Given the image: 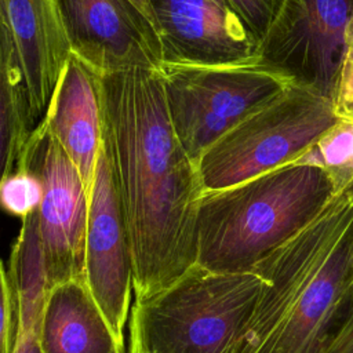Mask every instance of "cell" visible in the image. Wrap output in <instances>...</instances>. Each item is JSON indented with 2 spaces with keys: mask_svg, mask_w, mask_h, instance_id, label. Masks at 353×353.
Instances as JSON below:
<instances>
[{
  "mask_svg": "<svg viewBox=\"0 0 353 353\" xmlns=\"http://www.w3.org/2000/svg\"><path fill=\"white\" fill-rule=\"evenodd\" d=\"M41 120L76 165L90 197L102 146L99 80L73 54L61 70Z\"/></svg>",
  "mask_w": 353,
  "mask_h": 353,
  "instance_id": "13",
  "label": "cell"
},
{
  "mask_svg": "<svg viewBox=\"0 0 353 353\" xmlns=\"http://www.w3.org/2000/svg\"><path fill=\"white\" fill-rule=\"evenodd\" d=\"M346 120H353V102L347 110V116H346Z\"/></svg>",
  "mask_w": 353,
  "mask_h": 353,
  "instance_id": "24",
  "label": "cell"
},
{
  "mask_svg": "<svg viewBox=\"0 0 353 353\" xmlns=\"http://www.w3.org/2000/svg\"><path fill=\"white\" fill-rule=\"evenodd\" d=\"M295 163L321 167L335 196L353 197V120L341 119Z\"/></svg>",
  "mask_w": 353,
  "mask_h": 353,
  "instance_id": "16",
  "label": "cell"
},
{
  "mask_svg": "<svg viewBox=\"0 0 353 353\" xmlns=\"http://www.w3.org/2000/svg\"><path fill=\"white\" fill-rule=\"evenodd\" d=\"M266 284L258 270L193 265L170 287L134 301L130 353H230Z\"/></svg>",
  "mask_w": 353,
  "mask_h": 353,
  "instance_id": "4",
  "label": "cell"
},
{
  "mask_svg": "<svg viewBox=\"0 0 353 353\" xmlns=\"http://www.w3.org/2000/svg\"><path fill=\"white\" fill-rule=\"evenodd\" d=\"M15 167L36 175L43 188L37 215L47 291L84 279L88 193L76 165L43 120L29 134Z\"/></svg>",
  "mask_w": 353,
  "mask_h": 353,
  "instance_id": "7",
  "label": "cell"
},
{
  "mask_svg": "<svg viewBox=\"0 0 353 353\" xmlns=\"http://www.w3.org/2000/svg\"><path fill=\"white\" fill-rule=\"evenodd\" d=\"M352 21L353 0H284L258 46V58L332 99Z\"/></svg>",
  "mask_w": 353,
  "mask_h": 353,
  "instance_id": "8",
  "label": "cell"
},
{
  "mask_svg": "<svg viewBox=\"0 0 353 353\" xmlns=\"http://www.w3.org/2000/svg\"><path fill=\"white\" fill-rule=\"evenodd\" d=\"M39 343L43 353H125L84 279L47 291Z\"/></svg>",
  "mask_w": 353,
  "mask_h": 353,
  "instance_id": "14",
  "label": "cell"
},
{
  "mask_svg": "<svg viewBox=\"0 0 353 353\" xmlns=\"http://www.w3.org/2000/svg\"><path fill=\"white\" fill-rule=\"evenodd\" d=\"M15 343V317L12 292L3 262L0 261V353H12Z\"/></svg>",
  "mask_w": 353,
  "mask_h": 353,
  "instance_id": "19",
  "label": "cell"
},
{
  "mask_svg": "<svg viewBox=\"0 0 353 353\" xmlns=\"http://www.w3.org/2000/svg\"><path fill=\"white\" fill-rule=\"evenodd\" d=\"M255 41L261 43L284 0H229Z\"/></svg>",
  "mask_w": 353,
  "mask_h": 353,
  "instance_id": "18",
  "label": "cell"
},
{
  "mask_svg": "<svg viewBox=\"0 0 353 353\" xmlns=\"http://www.w3.org/2000/svg\"><path fill=\"white\" fill-rule=\"evenodd\" d=\"M334 196L325 171L302 163L203 193L196 214L194 265L219 273L252 270L310 223Z\"/></svg>",
  "mask_w": 353,
  "mask_h": 353,
  "instance_id": "3",
  "label": "cell"
},
{
  "mask_svg": "<svg viewBox=\"0 0 353 353\" xmlns=\"http://www.w3.org/2000/svg\"><path fill=\"white\" fill-rule=\"evenodd\" d=\"M350 341H353V284L339 310V314L334 324L331 335L323 349L338 346Z\"/></svg>",
  "mask_w": 353,
  "mask_h": 353,
  "instance_id": "20",
  "label": "cell"
},
{
  "mask_svg": "<svg viewBox=\"0 0 353 353\" xmlns=\"http://www.w3.org/2000/svg\"><path fill=\"white\" fill-rule=\"evenodd\" d=\"M163 63L225 65L258 57V43L229 0H148Z\"/></svg>",
  "mask_w": 353,
  "mask_h": 353,
  "instance_id": "11",
  "label": "cell"
},
{
  "mask_svg": "<svg viewBox=\"0 0 353 353\" xmlns=\"http://www.w3.org/2000/svg\"><path fill=\"white\" fill-rule=\"evenodd\" d=\"M39 328L33 324H15L12 353H43L39 343Z\"/></svg>",
  "mask_w": 353,
  "mask_h": 353,
  "instance_id": "21",
  "label": "cell"
},
{
  "mask_svg": "<svg viewBox=\"0 0 353 353\" xmlns=\"http://www.w3.org/2000/svg\"><path fill=\"white\" fill-rule=\"evenodd\" d=\"M98 80L102 143L127 225L132 291L141 301L194 265L203 189L170 120L160 70L134 68Z\"/></svg>",
  "mask_w": 353,
  "mask_h": 353,
  "instance_id": "1",
  "label": "cell"
},
{
  "mask_svg": "<svg viewBox=\"0 0 353 353\" xmlns=\"http://www.w3.org/2000/svg\"><path fill=\"white\" fill-rule=\"evenodd\" d=\"M84 281L124 346L132 290L131 251L119 190L103 143L88 197Z\"/></svg>",
  "mask_w": 353,
  "mask_h": 353,
  "instance_id": "10",
  "label": "cell"
},
{
  "mask_svg": "<svg viewBox=\"0 0 353 353\" xmlns=\"http://www.w3.org/2000/svg\"><path fill=\"white\" fill-rule=\"evenodd\" d=\"M0 12L25 80L32 119L39 123L70 55L57 0H0Z\"/></svg>",
  "mask_w": 353,
  "mask_h": 353,
  "instance_id": "12",
  "label": "cell"
},
{
  "mask_svg": "<svg viewBox=\"0 0 353 353\" xmlns=\"http://www.w3.org/2000/svg\"><path fill=\"white\" fill-rule=\"evenodd\" d=\"M254 270L266 284L230 353H320L353 284V197L334 196Z\"/></svg>",
  "mask_w": 353,
  "mask_h": 353,
  "instance_id": "2",
  "label": "cell"
},
{
  "mask_svg": "<svg viewBox=\"0 0 353 353\" xmlns=\"http://www.w3.org/2000/svg\"><path fill=\"white\" fill-rule=\"evenodd\" d=\"M170 120L189 159L200 156L292 81L258 57L225 65L163 63Z\"/></svg>",
  "mask_w": 353,
  "mask_h": 353,
  "instance_id": "6",
  "label": "cell"
},
{
  "mask_svg": "<svg viewBox=\"0 0 353 353\" xmlns=\"http://www.w3.org/2000/svg\"><path fill=\"white\" fill-rule=\"evenodd\" d=\"M70 54L98 76L163 66L154 25L132 0H57Z\"/></svg>",
  "mask_w": 353,
  "mask_h": 353,
  "instance_id": "9",
  "label": "cell"
},
{
  "mask_svg": "<svg viewBox=\"0 0 353 353\" xmlns=\"http://www.w3.org/2000/svg\"><path fill=\"white\" fill-rule=\"evenodd\" d=\"M33 128L25 80L0 12V186L15 170Z\"/></svg>",
  "mask_w": 353,
  "mask_h": 353,
  "instance_id": "15",
  "label": "cell"
},
{
  "mask_svg": "<svg viewBox=\"0 0 353 353\" xmlns=\"http://www.w3.org/2000/svg\"><path fill=\"white\" fill-rule=\"evenodd\" d=\"M320 353H353V341L338 345V346H331L323 349Z\"/></svg>",
  "mask_w": 353,
  "mask_h": 353,
  "instance_id": "22",
  "label": "cell"
},
{
  "mask_svg": "<svg viewBox=\"0 0 353 353\" xmlns=\"http://www.w3.org/2000/svg\"><path fill=\"white\" fill-rule=\"evenodd\" d=\"M43 188L36 175L15 167L0 186V208L21 219L39 210Z\"/></svg>",
  "mask_w": 353,
  "mask_h": 353,
  "instance_id": "17",
  "label": "cell"
},
{
  "mask_svg": "<svg viewBox=\"0 0 353 353\" xmlns=\"http://www.w3.org/2000/svg\"><path fill=\"white\" fill-rule=\"evenodd\" d=\"M137 6H138V8L150 19V22L153 23V18H152V12H150V7H149V4H148V0H132ZM154 25V23H153Z\"/></svg>",
  "mask_w": 353,
  "mask_h": 353,
  "instance_id": "23",
  "label": "cell"
},
{
  "mask_svg": "<svg viewBox=\"0 0 353 353\" xmlns=\"http://www.w3.org/2000/svg\"><path fill=\"white\" fill-rule=\"evenodd\" d=\"M339 120L330 98L291 83L200 156L196 165L203 193L294 164Z\"/></svg>",
  "mask_w": 353,
  "mask_h": 353,
  "instance_id": "5",
  "label": "cell"
}]
</instances>
